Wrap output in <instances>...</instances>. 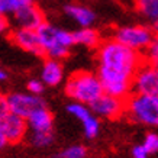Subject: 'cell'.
Listing matches in <instances>:
<instances>
[{
	"label": "cell",
	"mask_w": 158,
	"mask_h": 158,
	"mask_svg": "<svg viewBox=\"0 0 158 158\" xmlns=\"http://www.w3.org/2000/svg\"><path fill=\"white\" fill-rule=\"evenodd\" d=\"M97 76L100 77L105 93L128 99L132 91L135 73L141 67L138 51L128 48L115 38L97 47Z\"/></svg>",
	"instance_id": "6da1fadb"
},
{
	"label": "cell",
	"mask_w": 158,
	"mask_h": 158,
	"mask_svg": "<svg viewBox=\"0 0 158 158\" xmlns=\"http://www.w3.org/2000/svg\"><path fill=\"white\" fill-rule=\"evenodd\" d=\"M65 93L73 102L90 106L105 93L100 77L90 71H77L65 83Z\"/></svg>",
	"instance_id": "7a4b0ae2"
},
{
	"label": "cell",
	"mask_w": 158,
	"mask_h": 158,
	"mask_svg": "<svg viewBox=\"0 0 158 158\" xmlns=\"http://www.w3.org/2000/svg\"><path fill=\"white\" fill-rule=\"evenodd\" d=\"M36 31L41 39L44 55H47L48 58H55V60L65 58L71 47L76 44L73 32H68L48 22H44Z\"/></svg>",
	"instance_id": "3957f363"
},
{
	"label": "cell",
	"mask_w": 158,
	"mask_h": 158,
	"mask_svg": "<svg viewBox=\"0 0 158 158\" xmlns=\"http://www.w3.org/2000/svg\"><path fill=\"white\" fill-rule=\"evenodd\" d=\"M131 120L145 126H158V96L134 93L126 99V112Z\"/></svg>",
	"instance_id": "277c9868"
},
{
	"label": "cell",
	"mask_w": 158,
	"mask_h": 158,
	"mask_svg": "<svg viewBox=\"0 0 158 158\" xmlns=\"http://www.w3.org/2000/svg\"><path fill=\"white\" fill-rule=\"evenodd\" d=\"M45 103L38 94L32 93H22V91H15L9 93L0 100V112H12L15 115L20 116L23 119H28L35 110L44 107Z\"/></svg>",
	"instance_id": "5b68a950"
},
{
	"label": "cell",
	"mask_w": 158,
	"mask_h": 158,
	"mask_svg": "<svg viewBox=\"0 0 158 158\" xmlns=\"http://www.w3.org/2000/svg\"><path fill=\"white\" fill-rule=\"evenodd\" d=\"M28 120L12 112H0V147L18 144L26 135Z\"/></svg>",
	"instance_id": "8992f818"
},
{
	"label": "cell",
	"mask_w": 158,
	"mask_h": 158,
	"mask_svg": "<svg viewBox=\"0 0 158 158\" xmlns=\"http://www.w3.org/2000/svg\"><path fill=\"white\" fill-rule=\"evenodd\" d=\"M113 38L126 45L128 48H132L139 52L148 48V45L154 38V32L151 28L144 25H131V26H122L116 29Z\"/></svg>",
	"instance_id": "52a82bcc"
},
{
	"label": "cell",
	"mask_w": 158,
	"mask_h": 158,
	"mask_svg": "<svg viewBox=\"0 0 158 158\" xmlns=\"http://www.w3.org/2000/svg\"><path fill=\"white\" fill-rule=\"evenodd\" d=\"M67 112L81 123L83 132L86 135V138L93 139L99 135L100 120H99V116L91 110V107L89 105L78 103V102H71V103L67 105Z\"/></svg>",
	"instance_id": "ba28073f"
},
{
	"label": "cell",
	"mask_w": 158,
	"mask_h": 158,
	"mask_svg": "<svg viewBox=\"0 0 158 158\" xmlns=\"http://www.w3.org/2000/svg\"><path fill=\"white\" fill-rule=\"evenodd\" d=\"M132 91L141 94H157L158 96V67L151 64H141L135 73L132 81Z\"/></svg>",
	"instance_id": "9c48e42d"
},
{
	"label": "cell",
	"mask_w": 158,
	"mask_h": 158,
	"mask_svg": "<svg viewBox=\"0 0 158 158\" xmlns=\"http://www.w3.org/2000/svg\"><path fill=\"white\" fill-rule=\"evenodd\" d=\"M91 110L99 118L103 119H116L126 112V100L120 97L112 96L107 93H103L97 100L90 105Z\"/></svg>",
	"instance_id": "30bf717a"
},
{
	"label": "cell",
	"mask_w": 158,
	"mask_h": 158,
	"mask_svg": "<svg viewBox=\"0 0 158 158\" xmlns=\"http://www.w3.org/2000/svg\"><path fill=\"white\" fill-rule=\"evenodd\" d=\"M10 41L18 47V48L23 49L29 54L34 55H42V45H41V39H39L38 31L36 29H29V28H16L10 32L9 35Z\"/></svg>",
	"instance_id": "8fae6325"
},
{
	"label": "cell",
	"mask_w": 158,
	"mask_h": 158,
	"mask_svg": "<svg viewBox=\"0 0 158 158\" xmlns=\"http://www.w3.org/2000/svg\"><path fill=\"white\" fill-rule=\"evenodd\" d=\"M12 20L19 28H29V29H38L45 22L42 12L35 3H31V5L25 6L23 9H20L19 12H16L12 16Z\"/></svg>",
	"instance_id": "7c38bea8"
},
{
	"label": "cell",
	"mask_w": 158,
	"mask_h": 158,
	"mask_svg": "<svg viewBox=\"0 0 158 158\" xmlns=\"http://www.w3.org/2000/svg\"><path fill=\"white\" fill-rule=\"evenodd\" d=\"M64 13L67 15L71 20H74L80 28H89L94 23L96 20V15L94 12L83 5H76V3H70L64 7Z\"/></svg>",
	"instance_id": "4fadbf2b"
},
{
	"label": "cell",
	"mask_w": 158,
	"mask_h": 158,
	"mask_svg": "<svg viewBox=\"0 0 158 158\" xmlns=\"http://www.w3.org/2000/svg\"><path fill=\"white\" fill-rule=\"evenodd\" d=\"M64 78V68L61 62L55 58H48L45 60L42 68H41V80L45 86L55 87L62 81Z\"/></svg>",
	"instance_id": "5bb4252c"
},
{
	"label": "cell",
	"mask_w": 158,
	"mask_h": 158,
	"mask_svg": "<svg viewBox=\"0 0 158 158\" xmlns=\"http://www.w3.org/2000/svg\"><path fill=\"white\" fill-rule=\"evenodd\" d=\"M26 120H28V126L31 132H49V131H52L54 119L51 112L47 109V106L35 110Z\"/></svg>",
	"instance_id": "9a60e30c"
},
{
	"label": "cell",
	"mask_w": 158,
	"mask_h": 158,
	"mask_svg": "<svg viewBox=\"0 0 158 158\" xmlns=\"http://www.w3.org/2000/svg\"><path fill=\"white\" fill-rule=\"evenodd\" d=\"M73 36H74V42L87 48H94L100 45V35L91 26L77 29L76 32H73Z\"/></svg>",
	"instance_id": "2e32d148"
},
{
	"label": "cell",
	"mask_w": 158,
	"mask_h": 158,
	"mask_svg": "<svg viewBox=\"0 0 158 158\" xmlns=\"http://www.w3.org/2000/svg\"><path fill=\"white\" fill-rule=\"evenodd\" d=\"M139 13L152 23V28L158 31V0H136Z\"/></svg>",
	"instance_id": "e0dca14e"
},
{
	"label": "cell",
	"mask_w": 158,
	"mask_h": 158,
	"mask_svg": "<svg viewBox=\"0 0 158 158\" xmlns=\"http://www.w3.org/2000/svg\"><path fill=\"white\" fill-rule=\"evenodd\" d=\"M31 3H34V0H0V13L2 16H13Z\"/></svg>",
	"instance_id": "ac0fdd59"
},
{
	"label": "cell",
	"mask_w": 158,
	"mask_h": 158,
	"mask_svg": "<svg viewBox=\"0 0 158 158\" xmlns=\"http://www.w3.org/2000/svg\"><path fill=\"white\" fill-rule=\"evenodd\" d=\"M54 141V135L52 131L49 132H32L31 134V142L38 147V148H44V147H48L52 144Z\"/></svg>",
	"instance_id": "d6986e66"
},
{
	"label": "cell",
	"mask_w": 158,
	"mask_h": 158,
	"mask_svg": "<svg viewBox=\"0 0 158 158\" xmlns=\"http://www.w3.org/2000/svg\"><path fill=\"white\" fill-rule=\"evenodd\" d=\"M145 61L154 67H158V34L154 35L151 44L145 49Z\"/></svg>",
	"instance_id": "ffe728a7"
},
{
	"label": "cell",
	"mask_w": 158,
	"mask_h": 158,
	"mask_svg": "<svg viewBox=\"0 0 158 158\" xmlns=\"http://www.w3.org/2000/svg\"><path fill=\"white\" fill-rule=\"evenodd\" d=\"M87 149L83 145H71L60 152V158H86Z\"/></svg>",
	"instance_id": "44dd1931"
},
{
	"label": "cell",
	"mask_w": 158,
	"mask_h": 158,
	"mask_svg": "<svg viewBox=\"0 0 158 158\" xmlns=\"http://www.w3.org/2000/svg\"><path fill=\"white\" fill-rule=\"evenodd\" d=\"M147 151L149 154H155L158 152V135L151 132V134H147V136L144 138V142H142Z\"/></svg>",
	"instance_id": "7402d4cb"
},
{
	"label": "cell",
	"mask_w": 158,
	"mask_h": 158,
	"mask_svg": "<svg viewBox=\"0 0 158 158\" xmlns=\"http://www.w3.org/2000/svg\"><path fill=\"white\" fill-rule=\"evenodd\" d=\"M44 87H45L44 81L42 80H38V78H32V80H29L28 84H26V89H28L29 93L38 94V96H41L44 93Z\"/></svg>",
	"instance_id": "603a6c76"
},
{
	"label": "cell",
	"mask_w": 158,
	"mask_h": 158,
	"mask_svg": "<svg viewBox=\"0 0 158 158\" xmlns=\"http://www.w3.org/2000/svg\"><path fill=\"white\" fill-rule=\"evenodd\" d=\"M149 157V152L147 151L144 145H135L132 148V158H148Z\"/></svg>",
	"instance_id": "cb8c5ba5"
},
{
	"label": "cell",
	"mask_w": 158,
	"mask_h": 158,
	"mask_svg": "<svg viewBox=\"0 0 158 158\" xmlns=\"http://www.w3.org/2000/svg\"><path fill=\"white\" fill-rule=\"evenodd\" d=\"M6 78H7V73H6L5 70H2V71H0V80H2V81H5Z\"/></svg>",
	"instance_id": "d4e9b609"
}]
</instances>
